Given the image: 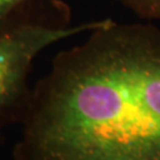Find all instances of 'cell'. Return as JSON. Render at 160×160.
I'll use <instances>...</instances> for the list:
<instances>
[{
  "instance_id": "obj_1",
  "label": "cell",
  "mask_w": 160,
  "mask_h": 160,
  "mask_svg": "<svg viewBox=\"0 0 160 160\" xmlns=\"http://www.w3.org/2000/svg\"><path fill=\"white\" fill-rule=\"evenodd\" d=\"M13 160H160V28L101 19L32 86Z\"/></svg>"
},
{
  "instance_id": "obj_2",
  "label": "cell",
  "mask_w": 160,
  "mask_h": 160,
  "mask_svg": "<svg viewBox=\"0 0 160 160\" xmlns=\"http://www.w3.org/2000/svg\"><path fill=\"white\" fill-rule=\"evenodd\" d=\"M100 22L74 26L10 23L0 30V145L5 142L8 127L23 122L32 90L30 75L36 57L52 44L90 31Z\"/></svg>"
},
{
  "instance_id": "obj_3",
  "label": "cell",
  "mask_w": 160,
  "mask_h": 160,
  "mask_svg": "<svg viewBox=\"0 0 160 160\" xmlns=\"http://www.w3.org/2000/svg\"><path fill=\"white\" fill-rule=\"evenodd\" d=\"M137 17L160 22V0H114Z\"/></svg>"
},
{
  "instance_id": "obj_4",
  "label": "cell",
  "mask_w": 160,
  "mask_h": 160,
  "mask_svg": "<svg viewBox=\"0 0 160 160\" xmlns=\"http://www.w3.org/2000/svg\"><path fill=\"white\" fill-rule=\"evenodd\" d=\"M28 0H0V30L10 24V17L19 5Z\"/></svg>"
}]
</instances>
